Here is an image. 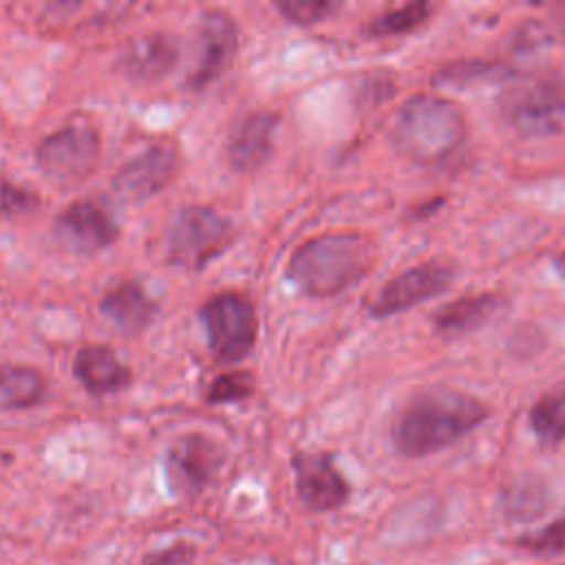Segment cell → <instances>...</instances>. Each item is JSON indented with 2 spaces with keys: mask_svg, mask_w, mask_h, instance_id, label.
<instances>
[{
  "mask_svg": "<svg viewBox=\"0 0 565 565\" xmlns=\"http://www.w3.org/2000/svg\"><path fill=\"white\" fill-rule=\"evenodd\" d=\"M490 417V406L457 388H428L397 413L391 439L404 457H426L452 446Z\"/></svg>",
  "mask_w": 565,
  "mask_h": 565,
  "instance_id": "cell-1",
  "label": "cell"
},
{
  "mask_svg": "<svg viewBox=\"0 0 565 565\" xmlns=\"http://www.w3.org/2000/svg\"><path fill=\"white\" fill-rule=\"evenodd\" d=\"M377 249L360 232H327L305 241L289 256L285 276L311 298L335 296L360 282L375 265Z\"/></svg>",
  "mask_w": 565,
  "mask_h": 565,
  "instance_id": "cell-2",
  "label": "cell"
},
{
  "mask_svg": "<svg viewBox=\"0 0 565 565\" xmlns=\"http://www.w3.org/2000/svg\"><path fill=\"white\" fill-rule=\"evenodd\" d=\"M388 137L402 157L415 163H439L463 143L466 117L446 97L413 95L393 115Z\"/></svg>",
  "mask_w": 565,
  "mask_h": 565,
  "instance_id": "cell-3",
  "label": "cell"
},
{
  "mask_svg": "<svg viewBox=\"0 0 565 565\" xmlns=\"http://www.w3.org/2000/svg\"><path fill=\"white\" fill-rule=\"evenodd\" d=\"M499 108L519 137H552L565 126V79L547 68L512 71L503 82Z\"/></svg>",
  "mask_w": 565,
  "mask_h": 565,
  "instance_id": "cell-4",
  "label": "cell"
},
{
  "mask_svg": "<svg viewBox=\"0 0 565 565\" xmlns=\"http://www.w3.org/2000/svg\"><path fill=\"white\" fill-rule=\"evenodd\" d=\"M236 236L234 223L214 207L188 205L177 212L166 234V260L196 271L225 252Z\"/></svg>",
  "mask_w": 565,
  "mask_h": 565,
  "instance_id": "cell-5",
  "label": "cell"
},
{
  "mask_svg": "<svg viewBox=\"0 0 565 565\" xmlns=\"http://www.w3.org/2000/svg\"><path fill=\"white\" fill-rule=\"evenodd\" d=\"M199 316L205 327L207 347L218 362H241L256 347L258 316L247 296L238 291L214 294L201 305Z\"/></svg>",
  "mask_w": 565,
  "mask_h": 565,
  "instance_id": "cell-6",
  "label": "cell"
},
{
  "mask_svg": "<svg viewBox=\"0 0 565 565\" xmlns=\"http://www.w3.org/2000/svg\"><path fill=\"white\" fill-rule=\"evenodd\" d=\"M102 157V139L93 124L73 121L49 132L35 150L40 170L55 183H77L88 179Z\"/></svg>",
  "mask_w": 565,
  "mask_h": 565,
  "instance_id": "cell-7",
  "label": "cell"
},
{
  "mask_svg": "<svg viewBox=\"0 0 565 565\" xmlns=\"http://www.w3.org/2000/svg\"><path fill=\"white\" fill-rule=\"evenodd\" d=\"M238 53V26L223 9H210L201 15L196 33V60L188 75L192 90H203L223 77Z\"/></svg>",
  "mask_w": 565,
  "mask_h": 565,
  "instance_id": "cell-8",
  "label": "cell"
},
{
  "mask_svg": "<svg viewBox=\"0 0 565 565\" xmlns=\"http://www.w3.org/2000/svg\"><path fill=\"white\" fill-rule=\"evenodd\" d=\"M455 271L444 263H422L391 278L369 305V313L377 320L408 311L450 289Z\"/></svg>",
  "mask_w": 565,
  "mask_h": 565,
  "instance_id": "cell-9",
  "label": "cell"
},
{
  "mask_svg": "<svg viewBox=\"0 0 565 565\" xmlns=\"http://www.w3.org/2000/svg\"><path fill=\"white\" fill-rule=\"evenodd\" d=\"M223 463L214 439L201 433L179 437L166 452V479L174 494H196L212 483Z\"/></svg>",
  "mask_w": 565,
  "mask_h": 565,
  "instance_id": "cell-10",
  "label": "cell"
},
{
  "mask_svg": "<svg viewBox=\"0 0 565 565\" xmlns=\"http://www.w3.org/2000/svg\"><path fill=\"white\" fill-rule=\"evenodd\" d=\"M294 486L311 512H329L349 501L351 488L333 457L320 450H302L291 457Z\"/></svg>",
  "mask_w": 565,
  "mask_h": 565,
  "instance_id": "cell-11",
  "label": "cell"
},
{
  "mask_svg": "<svg viewBox=\"0 0 565 565\" xmlns=\"http://www.w3.org/2000/svg\"><path fill=\"white\" fill-rule=\"evenodd\" d=\"M55 238L73 252H99L119 238V223L95 199H77L68 203L53 223Z\"/></svg>",
  "mask_w": 565,
  "mask_h": 565,
  "instance_id": "cell-12",
  "label": "cell"
},
{
  "mask_svg": "<svg viewBox=\"0 0 565 565\" xmlns=\"http://www.w3.org/2000/svg\"><path fill=\"white\" fill-rule=\"evenodd\" d=\"M179 172V152L170 143H150L130 157L113 177L117 194L143 201L161 192Z\"/></svg>",
  "mask_w": 565,
  "mask_h": 565,
  "instance_id": "cell-13",
  "label": "cell"
},
{
  "mask_svg": "<svg viewBox=\"0 0 565 565\" xmlns=\"http://www.w3.org/2000/svg\"><path fill=\"white\" fill-rule=\"evenodd\" d=\"M278 121V113L260 108L247 113L236 124L227 141V161L236 172H256L271 159Z\"/></svg>",
  "mask_w": 565,
  "mask_h": 565,
  "instance_id": "cell-14",
  "label": "cell"
},
{
  "mask_svg": "<svg viewBox=\"0 0 565 565\" xmlns=\"http://www.w3.org/2000/svg\"><path fill=\"white\" fill-rule=\"evenodd\" d=\"M73 375L93 395L124 391L132 382V369L106 344H86L73 358Z\"/></svg>",
  "mask_w": 565,
  "mask_h": 565,
  "instance_id": "cell-15",
  "label": "cell"
},
{
  "mask_svg": "<svg viewBox=\"0 0 565 565\" xmlns=\"http://www.w3.org/2000/svg\"><path fill=\"white\" fill-rule=\"evenodd\" d=\"M179 62V44L168 33H148L132 40L121 53L119 68L135 82H154Z\"/></svg>",
  "mask_w": 565,
  "mask_h": 565,
  "instance_id": "cell-16",
  "label": "cell"
},
{
  "mask_svg": "<svg viewBox=\"0 0 565 565\" xmlns=\"http://www.w3.org/2000/svg\"><path fill=\"white\" fill-rule=\"evenodd\" d=\"M99 313L121 333L137 335L150 327L157 316V302L135 280L110 287L99 300Z\"/></svg>",
  "mask_w": 565,
  "mask_h": 565,
  "instance_id": "cell-17",
  "label": "cell"
},
{
  "mask_svg": "<svg viewBox=\"0 0 565 565\" xmlns=\"http://www.w3.org/2000/svg\"><path fill=\"white\" fill-rule=\"evenodd\" d=\"M499 307H501V298L494 294L461 296L452 302L441 305L430 316V322L439 335H446V338L466 335L483 327L497 313Z\"/></svg>",
  "mask_w": 565,
  "mask_h": 565,
  "instance_id": "cell-18",
  "label": "cell"
},
{
  "mask_svg": "<svg viewBox=\"0 0 565 565\" xmlns=\"http://www.w3.org/2000/svg\"><path fill=\"white\" fill-rule=\"evenodd\" d=\"M46 395V377L29 364H0V413L26 411Z\"/></svg>",
  "mask_w": 565,
  "mask_h": 565,
  "instance_id": "cell-19",
  "label": "cell"
},
{
  "mask_svg": "<svg viewBox=\"0 0 565 565\" xmlns=\"http://www.w3.org/2000/svg\"><path fill=\"white\" fill-rule=\"evenodd\" d=\"M550 505L547 486L536 477H521L501 492V510L510 521H534Z\"/></svg>",
  "mask_w": 565,
  "mask_h": 565,
  "instance_id": "cell-20",
  "label": "cell"
},
{
  "mask_svg": "<svg viewBox=\"0 0 565 565\" xmlns=\"http://www.w3.org/2000/svg\"><path fill=\"white\" fill-rule=\"evenodd\" d=\"M530 426L543 446L552 448L565 441V386L536 399L530 411Z\"/></svg>",
  "mask_w": 565,
  "mask_h": 565,
  "instance_id": "cell-21",
  "label": "cell"
},
{
  "mask_svg": "<svg viewBox=\"0 0 565 565\" xmlns=\"http://www.w3.org/2000/svg\"><path fill=\"white\" fill-rule=\"evenodd\" d=\"M433 11H435V4H430L426 0L406 2V4H399L395 9H386L384 13L375 15L364 26V33L369 38H391V35L411 33L417 26H422L430 18Z\"/></svg>",
  "mask_w": 565,
  "mask_h": 565,
  "instance_id": "cell-22",
  "label": "cell"
},
{
  "mask_svg": "<svg viewBox=\"0 0 565 565\" xmlns=\"http://www.w3.org/2000/svg\"><path fill=\"white\" fill-rule=\"evenodd\" d=\"M256 391V380L249 371H225L218 373L207 391H205V402L207 404H232V402H243L252 397Z\"/></svg>",
  "mask_w": 565,
  "mask_h": 565,
  "instance_id": "cell-23",
  "label": "cell"
},
{
  "mask_svg": "<svg viewBox=\"0 0 565 565\" xmlns=\"http://www.w3.org/2000/svg\"><path fill=\"white\" fill-rule=\"evenodd\" d=\"M516 547L527 550L532 554H541V556H556L565 552V512L561 516H556L552 523L521 534L514 541Z\"/></svg>",
  "mask_w": 565,
  "mask_h": 565,
  "instance_id": "cell-24",
  "label": "cell"
},
{
  "mask_svg": "<svg viewBox=\"0 0 565 565\" xmlns=\"http://www.w3.org/2000/svg\"><path fill=\"white\" fill-rule=\"evenodd\" d=\"M274 7L285 20L300 26L318 24L340 9V4L331 0H276Z\"/></svg>",
  "mask_w": 565,
  "mask_h": 565,
  "instance_id": "cell-25",
  "label": "cell"
},
{
  "mask_svg": "<svg viewBox=\"0 0 565 565\" xmlns=\"http://www.w3.org/2000/svg\"><path fill=\"white\" fill-rule=\"evenodd\" d=\"M40 196L35 190L0 174V216H20L38 210Z\"/></svg>",
  "mask_w": 565,
  "mask_h": 565,
  "instance_id": "cell-26",
  "label": "cell"
},
{
  "mask_svg": "<svg viewBox=\"0 0 565 565\" xmlns=\"http://www.w3.org/2000/svg\"><path fill=\"white\" fill-rule=\"evenodd\" d=\"M499 64H492V62H457L452 66H446V68H439L437 73V79L441 82H450V84H468V82H481V79H488V77H494L499 75Z\"/></svg>",
  "mask_w": 565,
  "mask_h": 565,
  "instance_id": "cell-27",
  "label": "cell"
},
{
  "mask_svg": "<svg viewBox=\"0 0 565 565\" xmlns=\"http://www.w3.org/2000/svg\"><path fill=\"white\" fill-rule=\"evenodd\" d=\"M192 558H194V547L190 543L179 541L170 547L146 554L141 565H190Z\"/></svg>",
  "mask_w": 565,
  "mask_h": 565,
  "instance_id": "cell-28",
  "label": "cell"
},
{
  "mask_svg": "<svg viewBox=\"0 0 565 565\" xmlns=\"http://www.w3.org/2000/svg\"><path fill=\"white\" fill-rule=\"evenodd\" d=\"M554 269L565 278V249L554 256Z\"/></svg>",
  "mask_w": 565,
  "mask_h": 565,
  "instance_id": "cell-29",
  "label": "cell"
}]
</instances>
